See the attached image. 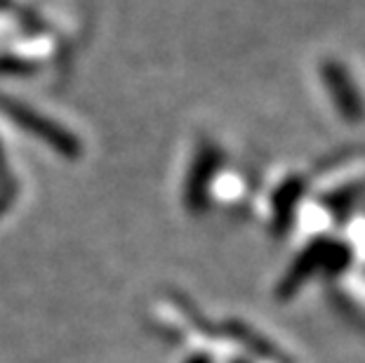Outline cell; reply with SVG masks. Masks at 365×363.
Masks as SVG:
<instances>
[{
    "instance_id": "cell-4",
    "label": "cell",
    "mask_w": 365,
    "mask_h": 363,
    "mask_svg": "<svg viewBox=\"0 0 365 363\" xmlns=\"http://www.w3.org/2000/svg\"><path fill=\"white\" fill-rule=\"evenodd\" d=\"M191 363H210L207 359H196V361H191Z\"/></svg>"
},
{
    "instance_id": "cell-2",
    "label": "cell",
    "mask_w": 365,
    "mask_h": 363,
    "mask_svg": "<svg viewBox=\"0 0 365 363\" xmlns=\"http://www.w3.org/2000/svg\"><path fill=\"white\" fill-rule=\"evenodd\" d=\"M328 241L330 238H314L312 243L307 245L304 250H302L294 262L287 269V274L283 276L281 285H278V300H290L292 295H297L299 288L304 285L312 276L316 274V269H321L323 265V255H325V248H328Z\"/></svg>"
},
{
    "instance_id": "cell-1",
    "label": "cell",
    "mask_w": 365,
    "mask_h": 363,
    "mask_svg": "<svg viewBox=\"0 0 365 363\" xmlns=\"http://www.w3.org/2000/svg\"><path fill=\"white\" fill-rule=\"evenodd\" d=\"M321 81L330 95L337 113L346 123H361L365 118V102L349 68L337 59H325L321 64Z\"/></svg>"
},
{
    "instance_id": "cell-3",
    "label": "cell",
    "mask_w": 365,
    "mask_h": 363,
    "mask_svg": "<svg viewBox=\"0 0 365 363\" xmlns=\"http://www.w3.org/2000/svg\"><path fill=\"white\" fill-rule=\"evenodd\" d=\"M349 262H351V252H349L346 245L339 241H328L321 269H325V272H330V274H339Z\"/></svg>"
}]
</instances>
